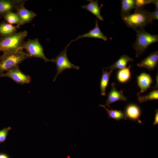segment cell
I'll list each match as a JSON object with an SVG mask.
<instances>
[{
	"label": "cell",
	"instance_id": "cell-8",
	"mask_svg": "<svg viewBox=\"0 0 158 158\" xmlns=\"http://www.w3.org/2000/svg\"><path fill=\"white\" fill-rule=\"evenodd\" d=\"M26 0H0V19L8 13L13 12L23 4Z\"/></svg>",
	"mask_w": 158,
	"mask_h": 158
},
{
	"label": "cell",
	"instance_id": "cell-14",
	"mask_svg": "<svg viewBox=\"0 0 158 158\" xmlns=\"http://www.w3.org/2000/svg\"><path fill=\"white\" fill-rule=\"evenodd\" d=\"M137 83L140 89V91L137 94L145 92L150 87L152 82L151 77L149 74L143 73L137 77Z\"/></svg>",
	"mask_w": 158,
	"mask_h": 158
},
{
	"label": "cell",
	"instance_id": "cell-21",
	"mask_svg": "<svg viewBox=\"0 0 158 158\" xmlns=\"http://www.w3.org/2000/svg\"><path fill=\"white\" fill-rule=\"evenodd\" d=\"M4 18L5 21L7 23L12 25L16 24L18 28L23 25L16 13H9L6 14Z\"/></svg>",
	"mask_w": 158,
	"mask_h": 158
},
{
	"label": "cell",
	"instance_id": "cell-25",
	"mask_svg": "<svg viewBox=\"0 0 158 158\" xmlns=\"http://www.w3.org/2000/svg\"><path fill=\"white\" fill-rule=\"evenodd\" d=\"M11 129V127L9 126L0 130V143H3L5 141L8 132Z\"/></svg>",
	"mask_w": 158,
	"mask_h": 158
},
{
	"label": "cell",
	"instance_id": "cell-3",
	"mask_svg": "<svg viewBox=\"0 0 158 158\" xmlns=\"http://www.w3.org/2000/svg\"><path fill=\"white\" fill-rule=\"evenodd\" d=\"M0 62V74L6 72L31 57L23 49L11 53H3Z\"/></svg>",
	"mask_w": 158,
	"mask_h": 158
},
{
	"label": "cell",
	"instance_id": "cell-23",
	"mask_svg": "<svg viewBox=\"0 0 158 158\" xmlns=\"http://www.w3.org/2000/svg\"><path fill=\"white\" fill-rule=\"evenodd\" d=\"M137 95L138 101L140 103H141L149 100L158 99V91L157 90H154L145 96H141L139 94H137Z\"/></svg>",
	"mask_w": 158,
	"mask_h": 158
},
{
	"label": "cell",
	"instance_id": "cell-27",
	"mask_svg": "<svg viewBox=\"0 0 158 158\" xmlns=\"http://www.w3.org/2000/svg\"><path fill=\"white\" fill-rule=\"evenodd\" d=\"M158 124V110L156 109V113L155 115V117L153 125L155 126Z\"/></svg>",
	"mask_w": 158,
	"mask_h": 158
},
{
	"label": "cell",
	"instance_id": "cell-4",
	"mask_svg": "<svg viewBox=\"0 0 158 158\" xmlns=\"http://www.w3.org/2000/svg\"><path fill=\"white\" fill-rule=\"evenodd\" d=\"M134 30L136 32V39L133 46L136 52V56L138 57L145 52L149 45L158 42V36L148 33L144 28Z\"/></svg>",
	"mask_w": 158,
	"mask_h": 158
},
{
	"label": "cell",
	"instance_id": "cell-13",
	"mask_svg": "<svg viewBox=\"0 0 158 158\" xmlns=\"http://www.w3.org/2000/svg\"><path fill=\"white\" fill-rule=\"evenodd\" d=\"M126 118L133 121H137L139 123H142L139 120L141 115L140 108L136 105L131 104L127 106L124 112Z\"/></svg>",
	"mask_w": 158,
	"mask_h": 158
},
{
	"label": "cell",
	"instance_id": "cell-22",
	"mask_svg": "<svg viewBox=\"0 0 158 158\" xmlns=\"http://www.w3.org/2000/svg\"><path fill=\"white\" fill-rule=\"evenodd\" d=\"M130 66L128 68L119 70L117 74V78L119 82L125 83L129 80L130 76Z\"/></svg>",
	"mask_w": 158,
	"mask_h": 158
},
{
	"label": "cell",
	"instance_id": "cell-9",
	"mask_svg": "<svg viewBox=\"0 0 158 158\" xmlns=\"http://www.w3.org/2000/svg\"><path fill=\"white\" fill-rule=\"evenodd\" d=\"M115 84H111V88L110 92L108 95L107 99L106 101L104 106L110 107V105L117 101H121L126 102L127 98L123 95V91H118L116 89Z\"/></svg>",
	"mask_w": 158,
	"mask_h": 158
},
{
	"label": "cell",
	"instance_id": "cell-1",
	"mask_svg": "<svg viewBox=\"0 0 158 158\" xmlns=\"http://www.w3.org/2000/svg\"><path fill=\"white\" fill-rule=\"evenodd\" d=\"M27 35V31L24 30L0 36V51L4 53H13L23 49L24 40Z\"/></svg>",
	"mask_w": 158,
	"mask_h": 158
},
{
	"label": "cell",
	"instance_id": "cell-19",
	"mask_svg": "<svg viewBox=\"0 0 158 158\" xmlns=\"http://www.w3.org/2000/svg\"><path fill=\"white\" fill-rule=\"evenodd\" d=\"M135 0H122L121 1V16L130 13V11L135 8Z\"/></svg>",
	"mask_w": 158,
	"mask_h": 158
},
{
	"label": "cell",
	"instance_id": "cell-30",
	"mask_svg": "<svg viewBox=\"0 0 158 158\" xmlns=\"http://www.w3.org/2000/svg\"><path fill=\"white\" fill-rule=\"evenodd\" d=\"M156 79L157 83H156V87L157 88V87H158V75H157L156 77Z\"/></svg>",
	"mask_w": 158,
	"mask_h": 158
},
{
	"label": "cell",
	"instance_id": "cell-17",
	"mask_svg": "<svg viewBox=\"0 0 158 158\" xmlns=\"http://www.w3.org/2000/svg\"><path fill=\"white\" fill-rule=\"evenodd\" d=\"M18 28L16 26H14L5 21L0 23V36H7L15 32Z\"/></svg>",
	"mask_w": 158,
	"mask_h": 158
},
{
	"label": "cell",
	"instance_id": "cell-6",
	"mask_svg": "<svg viewBox=\"0 0 158 158\" xmlns=\"http://www.w3.org/2000/svg\"><path fill=\"white\" fill-rule=\"evenodd\" d=\"M23 48L25 49V51L30 57L41 58L45 62L51 61V59H48L45 56L43 47L37 38L29 39L24 41Z\"/></svg>",
	"mask_w": 158,
	"mask_h": 158
},
{
	"label": "cell",
	"instance_id": "cell-10",
	"mask_svg": "<svg viewBox=\"0 0 158 158\" xmlns=\"http://www.w3.org/2000/svg\"><path fill=\"white\" fill-rule=\"evenodd\" d=\"M24 5L18 8L16 12L23 25L30 23L37 15L33 11L26 9Z\"/></svg>",
	"mask_w": 158,
	"mask_h": 158
},
{
	"label": "cell",
	"instance_id": "cell-15",
	"mask_svg": "<svg viewBox=\"0 0 158 158\" xmlns=\"http://www.w3.org/2000/svg\"><path fill=\"white\" fill-rule=\"evenodd\" d=\"M89 1V3L86 5L82 6L81 7L89 11L100 20H103V17L100 14L101 8L99 6L98 1Z\"/></svg>",
	"mask_w": 158,
	"mask_h": 158
},
{
	"label": "cell",
	"instance_id": "cell-26",
	"mask_svg": "<svg viewBox=\"0 0 158 158\" xmlns=\"http://www.w3.org/2000/svg\"><path fill=\"white\" fill-rule=\"evenodd\" d=\"M150 15L152 20H158V10H155L153 12H150Z\"/></svg>",
	"mask_w": 158,
	"mask_h": 158
},
{
	"label": "cell",
	"instance_id": "cell-7",
	"mask_svg": "<svg viewBox=\"0 0 158 158\" xmlns=\"http://www.w3.org/2000/svg\"><path fill=\"white\" fill-rule=\"evenodd\" d=\"M2 77L9 78L17 83L20 85L29 84L31 80L30 77L21 71L18 66L0 74V77Z\"/></svg>",
	"mask_w": 158,
	"mask_h": 158
},
{
	"label": "cell",
	"instance_id": "cell-5",
	"mask_svg": "<svg viewBox=\"0 0 158 158\" xmlns=\"http://www.w3.org/2000/svg\"><path fill=\"white\" fill-rule=\"evenodd\" d=\"M73 42L72 40L65 48L64 50L54 58L51 59V62L54 63L56 66L57 72L53 81H55L57 76L64 71L70 69L78 70L80 67L75 65L69 60L67 54L68 47Z\"/></svg>",
	"mask_w": 158,
	"mask_h": 158
},
{
	"label": "cell",
	"instance_id": "cell-11",
	"mask_svg": "<svg viewBox=\"0 0 158 158\" xmlns=\"http://www.w3.org/2000/svg\"><path fill=\"white\" fill-rule=\"evenodd\" d=\"M158 63V51L151 53L140 63L137 64L138 67L145 68L151 71L154 70Z\"/></svg>",
	"mask_w": 158,
	"mask_h": 158
},
{
	"label": "cell",
	"instance_id": "cell-31",
	"mask_svg": "<svg viewBox=\"0 0 158 158\" xmlns=\"http://www.w3.org/2000/svg\"><path fill=\"white\" fill-rule=\"evenodd\" d=\"M2 55L0 56V62L1 61V59H2Z\"/></svg>",
	"mask_w": 158,
	"mask_h": 158
},
{
	"label": "cell",
	"instance_id": "cell-16",
	"mask_svg": "<svg viewBox=\"0 0 158 158\" xmlns=\"http://www.w3.org/2000/svg\"><path fill=\"white\" fill-rule=\"evenodd\" d=\"M133 59L126 55H122L114 63L110 66L105 68L106 70L110 69L113 71L114 69H121L126 67L127 63L129 61H133Z\"/></svg>",
	"mask_w": 158,
	"mask_h": 158
},
{
	"label": "cell",
	"instance_id": "cell-24",
	"mask_svg": "<svg viewBox=\"0 0 158 158\" xmlns=\"http://www.w3.org/2000/svg\"><path fill=\"white\" fill-rule=\"evenodd\" d=\"M153 0H135V11L143 9V8L145 5L151 3H153Z\"/></svg>",
	"mask_w": 158,
	"mask_h": 158
},
{
	"label": "cell",
	"instance_id": "cell-12",
	"mask_svg": "<svg viewBox=\"0 0 158 158\" xmlns=\"http://www.w3.org/2000/svg\"><path fill=\"white\" fill-rule=\"evenodd\" d=\"M85 37L97 38L102 39L104 41L107 40V37L101 32L99 27L97 19L95 21V26L93 29L87 33L79 35L75 40H72V41H75L80 38Z\"/></svg>",
	"mask_w": 158,
	"mask_h": 158
},
{
	"label": "cell",
	"instance_id": "cell-20",
	"mask_svg": "<svg viewBox=\"0 0 158 158\" xmlns=\"http://www.w3.org/2000/svg\"><path fill=\"white\" fill-rule=\"evenodd\" d=\"M99 106L104 107L107 111L108 114L109 118H111L115 119L116 121H118L121 119L127 120L124 112L121 110H111L107 109L104 105L99 104Z\"/></svg>",
	"mask_w": 158,
	"mask_h": 158
},
{
	"label": "cell",
	"instance_id": "cell-2",
	"mask_svg": "<svg viewBox=\"0 0 158 158\" xmlns=\"http://www.w3.org/2000/svg\"><path fill=\"white\" fill-rule=\"evenodd\" d=\"M121 18L128 27L134 29L144 28L153 21L149 12L143 9L135 11L133 13L122 16Z\"/></svg>",
	"mask_w": 158,
	"mask_h": 158
},
{
	"label": "cell",
	"instance_id": "cell-29",
	"mask_svg": "<svg viewBox=\"0 0 158 158\" xmlns=\"http://www.w3.org/2000/svg\"><path fill=\"white\" fill-rule=\"evenodd\" d=\"M153 4L155 7V10H158V0H153Z\"/></svg>",
	"mask_w": 158,
	"mask_h": 158
},
{
	"label": "cell",
	"instance_id": "cell-18",
	"mask_svg": "<svg viewBox=\"0 0 158 158\" xmlns=\"http://www.w3.org/2000/svg\"><path fill=\"white\" fill-rule=\"evenodd\" d=\"M102 75L100 82V88L101 94L102 96L106 95V89L108 85L109 79L112 71H110L109 72L107 71V70L105 71L102 69Z\"/></svg>",
	"mask_w": 158,
	"mask_h": 158
},
{
	"label": "cell",
	"instance_id": "cell-28",
	"mask_svg": "<svg viewBox=\"0 0 158 158\" xmlns=\"http://www.w3.org/2000/svg\"><path fill=\"white\" fill-rule=\"evenodd\" d=\"M0 158H10L9 156L7 154L3 152L0 153Z\"/></svg>",
	"mask_w": 158,
	"mask_h": 158
}]
</instances>
